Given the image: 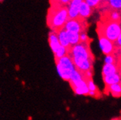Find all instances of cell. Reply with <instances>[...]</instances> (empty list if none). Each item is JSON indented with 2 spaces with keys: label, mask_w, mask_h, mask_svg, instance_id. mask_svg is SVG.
<instances>
[{
  "label": "cell",
  "mask_w": 121,
  "mask_h": 120,
  "mask_svg": "<svg viewBox=\"0 0 121 120\" xmlns=\"http://www.w3.org/2000/svg\"><path fill=\"white\" fill-rule=\"evenodd\" d=\"M96 32L99 36H103L115 42L121 33L120 21L101 20L97 23Z\"/></svg>",
  "instance_id": "obj_3"
},
{
  "label": "cell",
  "mask_w": 121,
  "mask_h": 120,
  "mask_svg": "<svg viewBox=\"0 0 121 120\" xmlns=\"http://www.w3.org/2000/svg\"><path fill=\"white\" fill-rule=\"evenodd\" d=\"M99 39L100 47L101 48L102 52L107 55L113 54L115 49L114 42H112V41L103 36H99Z\"/></svg>",
  "instance_id": "obj_7"
},
{
  "label": "cell",
  "mask_w": 121,
  "mask_h": 120,
  "mask_svg": "<svg viewBox=\"0 0 121 120\" xmlns=\"http://www.w3.org/2000/svg\"><path fill=\"white\" fill-rule=\"evenodd\" d=\"M67 35H68L70 47L80 43V33H79L67 31Z\"/></svg>",
  "instance_id": "obj_15"
},
{
  "label": "cell",
  "mask_w": 121,
  "mask_h": 120,
  "mask_svg": "<svg viewBox=\"0 0 121 120\" xmlns=\"http://www.w3.org/2000/svg\"><path fill=\"white\" fill-rule=\"evenodd\" d=\"M86 83L88 84V87L89 89V91H98L99 89L97 88V87L95 85V84L93 83L92 79H89L86 81Z\"/></svg>",
  "instance_id": "obj_18"
},
{
  "label": "cell",
  "mask_w": 121,
  "mask_h": 120,
  "mask_svg": "<svg viewBox=\"0 0 121 120\" xmlns=\"http://www.w3.org/2000/svg\"><path fill=\"white\" fill-rule=\"evenodd\" d=\"M54 54V58H55V61L57 59H59L60 58H62L63 56L67 55V49L62 46V45H60L58 49L56 50V52L53 53Z\"/></svg>",
  "instance_id": "obj_17"
},
{
  "label": "cell",
  "mask_w": 121,
  "mask_h": 120,
  "mask_svg": "<svg viewBox=\"0 0 121 120\" xmlns=\"http://www.w3.org/2000/svg\"><path fill=\"white\" fill-rule=\"evenodd\" d=\"M105 92L106 94L111 93L112 96L115 98H120L121 96V81L117 83L106 85Z\"/></svg>",
  "instance_id": "obj_9"
},
{
  "label": "cell",
  "mask_w": 121,
  "mask_h": 120,
  "mask_svg": "<svg viewBox=\"0 0 121 120\" xmlns=\"http://www.w3.org/2000/svg\"><path fill=\"white\" fill-rule=\"evenodd\" d=\"M115 55H107L105 59V63H115Z\"/></svg>",
  "instance_id": "obj_20"
},
{
  "label": "cell",
  "mask_w": 121,
  "mask_h": 120,
  "mask_svg": "<svg viewBox=\"0 0 121 120\" xmlns=\"http://www.w3.org/2000/svg\"><path fill=\"white\" fill-rule=\"evenodd\" d=\"M79 14L84 18H88L91 14V7H90L85 0L82 2V3L80 5Z\"/></svg>",
  "instance_id": "obj_12"
},
{
  "label": "cell",
  "mask_w": 121,
  "mask_h": 120,
  "mask_svg": "<svg viewBox=\"0 0 121 120\" xmlns=\"http://www.w3.org/2000/svg\"><path fill=\"white\" fill-rule=\"evenodd\" d=\"M88 28V24L86 21V18H84L80 15L76 18L69 19L64 25V29L67 31H72L76 33L86 32Z\"/></svg>",
  "instance_id": "obj_5"
},
{
  "label": "cell",
  "mask_w": 121,
  "mask_h": 120,
  "mask_svg": "<svg viewBox=\"0 0 121 120\" xmlns=\"http://www.w3.org/2000/svg\"><path fill=\"white\" fill-rule=\"evenodd\" d=\"M56 32L57 33V35H58V37L60 45L65 47L66 49L69 48L70 47V44H69V41L66 30L64 28H63V29H60V30H58V31H57Z\"/></svg>",
  "instance_id": "obj_11"
},
{
  "label": "cell",
  "mask_w": 121,
  "mask_h": 120,
  "mask_svg": "<svg viewBox=\"0 0 121 120\" xmlns=\"http://www.w3.org/2000/svg\"><path fill=\"white\" fill-rule=\"evenodd\" d=\"M117 72H118V68L115 63H106L103 67L102 75L103 76H105Z\"/></svg>",
  "instance_id": "obj_13"
},
{
  "label": "cell",
  "mask_w": 121,
  "mask_h": 120,
  "mask_svg": "<svg viewBox=\"0 0 121 120\" xmlns=\"http://www.w3.org/2000/svg\"><path fill=\"white\" fill-rule=\"evenodd\" d=\"M57 71L60 78L65 81L69 82L72 73L75 69L74 65L72 61V58L68 54L59 59L56 60Z\"/></svg>",
  "instance_id": "obj_4"
},
{
  "label": "cell",
  "mask_w": 121,
  "mask_h": 120,
  "mask_svg": "<svg viewBox=\"0 0 121 120\" xmlns=\"http://www.w3.org/2000/svg\"><path fill=\"white\" fill-rule=\"evenodd\" d=\"M103 80L105 83V85H109V84L120 82L121 81V77L119 74L115 73L113 74L103 76Z\"/></svg>",
  "instance_id": "obj_14"
},
{
  "label": "cell",
  "mask_w": 121,
  "mask_h": 120,
  "mask_svg": "<svg viewBox=\"0 0 121 120\" xmlns=\"http://www.w3.org/2000/svg\"><path fill=\"white\" fill-rule=\"evenodd\" d=\"M90 45V42H80L67 49V54L72 58L75 69L85 79H92L93 71L95 59Z\"/></svg>",
  "instance_id": "obj_1"
},
{
  "label": "cell",
  "mask_w": 121,
  "mask_h": 120,
  "mask_svg": "<svg viewBox=\"0 0 121 120\" xmlns=\"http://www.w3.org/2000/svg\"><path fill=\"white\" fill-rule=\"evenodd\" d=\"M107 8L121 10V0H107Z\"/></svg>",
  "instance_id": "obj_16"
},
{
  "label": "cell",
  "mask_w": 121,
  "mask_h": 120,
  "mask_svg": "<svg viewBox=\"0 0 121 120\" xmlns=\"http://www.w3.org/2000/svg\"><path fill=\"white\" fill-rule=\"evenodd\" d=\"M82 1H84V0H70L69 3L67 5L69 11V18H76L80 16L79 9L80 5Z\"/></svg>",
  "instance_id": "obj_8"
},
{
  "label": "cell",
  "mask_w": 121,
  "mask_h": 120,
  "mask_svg": "<svg viewBox=\"0 0 121 120\" xmlns=\"http://www.w3.org/2000/svg\"><path fill=\"white\" fill-rule=\"evenodd\" d=\"M48 41H49V45L50 47L53 51V53H56V50L58 49V47L60 46V41L57 35V33L55 31H52L49 33V36H48Z\"/></svg>",
  "instance_id": "obj_10"
},
{
  "label": "cell",
  "mask_w": 121,
  "mask_h": 120,
  "mask_svg": "<svg viewBox=\"0 0 121 120\" xmlns=\"http://www.w3.org/2000/svg\"><path fill=\"white\" fill-rule=\"evenodd\" d=\"M73 91L78 95H88L89 89L85 81L80 75H75L69 80Z\"/></svg>",
  "instance_id": "obj_6"
},
{
  "label": "cell",
  "mask_w": 121,
  "mask_h": 120,
  "mask_svg": "<svg viewBox=\"0 0 121 120\" xmlns=\"http://www.w3.org/2000/svg\"><path fill=\"white\" fill-rule=\"evenodd\" d=\"M114 45H115V47L121 48V33H120V35L117 37V40L114 42Z\"/></svg>",
  "instance_id": "obj_21"
},
{
  "label": "cell",
  "mask_w": 121,
  "mask_h": 120,
  "mask_svg": "<svg viewBox=\"0 0 121 120\" xmlns=\"http://www.w3.org/2000/svg\"><path fill=\"white\" fill-rule=\"evenodd\" d=\"M69 19L67 5L59 3L50 4L47 15V24L52 31H57L64 28Z\"/></svg>",
  "instance_id": "obj_2"
},
{
  "label": "cell",
  "mask_w": 121,
  "mask_h": 120,
  "mask_svg": "<svg viewBox=\"0 0 121 120\" xmlns=\"http://www.w3.org/2000/svg\"><path fill=\"white\" fill-rule=\"evenodd\" d=\"M88 4V5L91 7H97L99 4L100 3L101 0H85Z\"/></svg>",
  "instance_id": "obj_19"
},
{
  "label": "cell",
  "mask_w": 121,
  "mask_h": 120,
  "mask_svg": "<svg viewBox=\"0 0 121 120\" xmlns=\"http://www.w3.org/2000/svg\"><path fill=\"white\" fill-rule=\"evenodd\" d=\"M0 1H2V0H0Z\"/></svg>",
  "instance_id": "obj_22"
}]
</instances>
